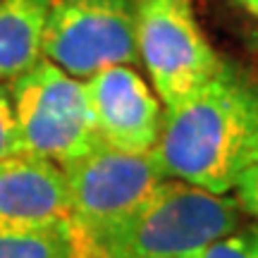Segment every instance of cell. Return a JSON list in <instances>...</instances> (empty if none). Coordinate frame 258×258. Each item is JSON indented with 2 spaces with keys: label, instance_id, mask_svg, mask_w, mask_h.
<instances>
[{
  "label": "cell",
  "instance_id": "6da1fadb",
  "mask_svg": "<svg viewBox=\"0 0 258 258\" xmlns=\"http://www.w3.org/2000/svg\"><path fill=\"white\" fill-rule=\"evenodd\" d=\"M153 156L167 179L232 191L258 165V77L225 62L201 91L165 108Z\"/></svg>",
  "mask_w": 258,
  "mask_h": 258
},
{
  "label": "cell",
  "instance_id": "7a4b0ae2",
  "mask_svg": "<svg viewBox=\"0 0 258 258\" xmlns=\"http://www.w3.org/2000/svg\"><path fill=\"white\" fill-rule=\"evenodd\" d=\"M239 227L234 199L165 179L96 258H203Z\"/></svg>",
  "mask_w": 258,
  "mask_h": 258
},
{
  "label": "cell",
  "instance_id": "3957f363",
  "mask_svg": "<svg viewBox=\"0 0 258 258\" xmlns=\"http://www.w3.org/2000/svg\"><path fill=\"white\" fill-rule=\"evenodd\" d=\"M62 170L70 191V230L84 258L98 256L103 244L167 179L153 151L127 153L103 141Z\"/></svg>",
  "mask_w": 258,
  "mask_h": 258
},
{
  "label": "cell",
  "instance_id": "277c9868",
  "mask_svg": "<svg viewBox=\"0 0 258 258\" xmlns=\"http://www.w3.org/2000/svg\"><path fill=\"white\" fill-rule=\"evenodd\" d=\"M10 98L27 153L62 167L101 144L84 82L46 57L12 82Z\"/></svg>",
  "mask_w": 258,
  "mask_h": 258
},
{
  "label": "cell",
  "instance_id": "5b68a950",
  "mask_svg": "<svg viewBox=\"0 0 258 258\" xmlns=\"http://www.w3.org/2000/svg\"><path fill=\"white\" fill-rule=\"evenodd\" d=\"M137 53L165 108L201 91L225 64L206 38L194 0H134Z\"/></svg>",
  "mask_w": 258,
  "mask_h": 258
},
{
  "label": "cell",
  "instance_id": "8992f818",
  "mask_svg": "<svg viewBox=\"0 0 258 258\" xmlns=\"http://www.w3.org/2000/svg\"><path fill=\"white\" fill-rule=\"evenodd\" d=\"M134 27V0H50L43 57L77 79L132 64L139 60Z\"/></svg>",
  "mask_w": 258,
  "mask_h": 258
},
{
  "label": "cell",
  "instance_id": "52a82bcc",
  "mask_svg": "<svg viewBox=\"0 0 258 258\" xmlns=\"http://www.w3.org/2000/svg\"><path fill=\"white\" fill-rule=\"evenodd\" d=\"M98 139L127 153H151L163 127V105L129 64H110L84 82Z\"/></svg>",
  "mask_w": 258,
  "mask_h": 258
},
{
  "label": "cell",
  "instance_id": "ba28073f",
  "mask_svg": "<svg viewBox=\"0 0 258 258\" xmlns=\"http://www.w3.org/2000/svg\"><path fill=\"white\" fill-rule=\"evenodd\" d=\"M70 225L64 170L48 158L17 153L0 160V227Z\"/></svg>",
  "mask_w": 258,
  "mask_h": 258
},
{
  "label": "cell",
  "instance_id": "9c48e42d",
  "mask_svg": "<svg viewBox=\"0 0 258 258\" xmlns=\"http://www.w3.org/2000/svg\"><path fill=\"white\" fill-rule=\"evenodd\" d=\"M50 0H0V79L15 82L43 60Z\"/></svg>",
  "mask_w": 258,
  "mask_h": 258
},
{
  "label": "cell",
  "instance_id": "30bf717a",
  "mask_svg": "<svg viewBox=\"0 0 258 258\" xmlns=\"http://www.w3.org/2000/svg\"><path fill=\"white\" fill-rule=\"evenodd\" d=\"M0 258H84L70 225L0 227Z\"/></svg>",
  "mask_w": 258,
  "mask_h": 258
},
{
  "label": "cell",
  "instance_id": "8fae6325",
  "mask_svg": "<svg viewBox=\"0 0 258 258\" xmlns=\"http://www.w3.org/2000/svg\"><path fill=\"white\" fill-rule=\"evenodd\" d=\"M203 258H258V227H237L215 241Z\"/></svg>",
  "mask_w": 258,
  "mask_h": 258
},
{
  "label": "cell",
  "instance_id": "7c38bea8",
  "mask_svg": "<svg viewBox=\"0 0 258 258\" xmlns=\"http://www.w3.org/2000/svg\"><path fill=\"white\" fill-rule=\"evenodd\" d=\"M17 153H24V146H22L19 127L15 120V110H12V98L0 86V160Z\"/></svg>",
  "mask_w": 258,
  "mask_h": 258
},
{
  "label": "cell",
  "instance_id": "4fadbf2b",
  "mask_svg": "<svg viewBox=\"0 0 258 258\" xmlns=\"http://www.w3.org/2000/svg\"><path fill=\"white\" fill-rule=\"evenodd\" d=\"M234 191H237L239 208H244L249 215H253L258 220V165L249 167V170L237 179Z\"/></svg>",
  "mask_w": 258,
  "mask_h": 258
},
{
  "label": "cell",
  "instance_id": "5bb4252c",
  "mask_svg": "<svg viewBox=\"0 0 258 258\" xmlns=\"http://www.w3.org/2000/svg\"><path fill=\"white\" fill-rule=\"evenodd\" d=\"M239 5L246 10V12H249L251 17L258 19V0H239Z\"/></svg>",
  "mask_w": 258,
  "mask_h": 258
}]
</instances>
